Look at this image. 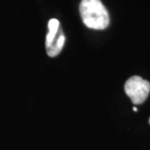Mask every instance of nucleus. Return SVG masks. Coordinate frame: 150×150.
Instances as JSON below:
<instances>
[{
    "instance_id": "f257e3e1",
    "label": "nucleus",
    "mask_w": 150,
    "mask_h": 150,
    "mask_svg": "<svg viewBox=\"0 0 150 150\" xmlns=\"http://www.w3.org/2000/svg\"><path fill=\"white\" fill-rule=\"evenodd\" d=\"M79 13L83 23L89 28L103 30L109 25V15L100 0H82Z\"/></svg>"
},
{
    "instance_id": "f03ea898",
    "label": "nucleus",
    "mask_w": 150,
    "mask_h": 150,
    "mask_svg": "<svg viewBox=\"0 0 150 150\" xmlns=\"http://www.w3.org/2000/svg\"><path fill=\"white\" fill-rule=\"evenodd\" d=\"M124 91L134 104H141L149 94L150 83L140 76H133L126 81Z\"/></svg>"
},
{
    "instance_id": "7ed1b4c3",
    "label": "nucleus",
    "mask_w": 150,
    "mask_h": 150,
    "mask_svg": "<svg viewBox=\"0 0 150 150\" xmlns=\"http://www.w3.org/2000/svg\"><path fill=\"white\" fill-rule=\"evenodd\" d=\"M65 43V36L63 33V30L60 32L59 37L50 47L47 48V54L49 57H56L59 54V53L62 51L63 47Z\"/></svg>"
},
{
    "instance_id": "20e7f679",
    "label": "nucleus",
    "mask_w": 150,
    "mask_h": 150,
    "mask_svg": "<svg viewBox=\"0 0 150 150\" xmlns=\"http://www.w3.org/2000/svg\"><path fill=\"white\" fill-rule=\"evenodd\" d=\"M133 110H134V112H137V111H138V108L136 107H134L133 108Z\"/></svg>"
},
{
    "instance_id": "39448f33",
    "label": "nucleus",
    "mask_w": 150,
    "mask_h": 150,
    "mask_svg": "<svg viewBox=\"0 0 150 150\" xmlns=\"http://www.w3.org/2000/svg\"><path fill=\"white\" fill-rule=\"evenodd\" d=\"M149 124H150V118H149Z\"/></svg>"
}]
</instances>
